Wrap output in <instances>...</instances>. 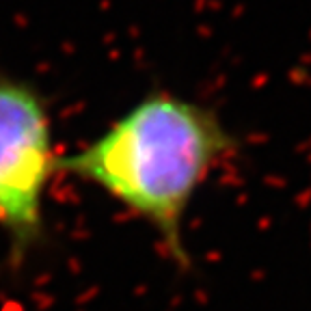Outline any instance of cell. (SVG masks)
Here are the masks:
<instances>
[{"mask_svg": "<svg viewBox=\"0 0 311 311\" xmlns=\"http://www.w3.org/2000/svg\"><path fill=\"white\" fill-rule=\"evenodd\" d=\"M238 139L218 112L171 91H149L58 173L100 188L152 227L179 268H190L184 216L210 173L236 152Z\"/></svg>", "mask_w": 311, "mask_h": 311, "instance_id": "1", "label": "cell"}, {"mask_svg": "<svg viewBox=\"0 0 311 311\" xmlns=\"http://www.w3.org/2000/svg\"><path fill=\"white\" fill-rule=\"evenodd\" d=\"M58 162L46 95L0 69V229L13 270L46 240V193Z\"/></svg>", "mask_w": 311, "mask_h": 311, "instance_id": "2", "label": "cell"}]
</instances>
